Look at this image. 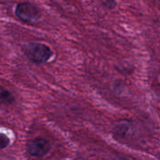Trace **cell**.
I'll return each mask as SVG.
<instances>
[{
	"mask_svg": "<svg viewBox=\"0 0 160 160\" xmlns=\"http://www.w3.org/2000/svg\"><path fill=\"white\" fill-rule=\"evenodd\" d=\"M23 51L27 57L37 63L46 62L52 56V51L46 45L38 42L28 43L23 45Z\"/></svg>",
	"mask_w": 160,
	"mask_h": 160,
	"instance_id": "6da1fadb",
	"label": "cell"
},
{
	"mask_svg": "<svg viewBox=\"0 0 160 160\" xmlns=\"http://www.w3.org/2000/svg\"><path fill=\"white\" fill-rule=\"evenodd\" d=\"M15 12L20 20L28 23H36L42 17L40 9L30 2L19 3L16 7Z\"/></svg>",
	"mask_w": 160,
	"mask_h": 160,
	"instance_id": "7a4b0ae2",
	"label": "cell"
},
{
	"mask_svg": "<svg viewBox=\"0 0 160 160\" xmlns=\"http://www.w3.org/2000/svg\"><path fill=\"white\" fill-rule=\"evenodd\" d=\"M50 143L45 138H35L29 142L27 145V150L31 156L42 157L49 152Z\"/></svg>",
	"mask_w": 160,
	"mask_h": 160,
	"instance_id": "3957f363",
	"label": "cell"
},
{
	"mask_svg": "<svg viewBox=\"0 0 160 160\" xmlns=\"http://www.w3.org/2000/svg\"><path fill=\"white\" fill-rule=\"evenodd\" d=\"M1 99L2 102L4 103V104H12L14 101V97L9 91L2 88Z\"/></svg>",
	"mask_w": 160,
	"mask_h": 160,
	"instance_id": "277c9868",
	"label": "cell"
},
{
	"mask_svg": "<svg viewBox=\"0 0 160 160\" xmlns=\"http://www.w3.org/2000/svg\"><path fill=\"white\" fill-rule=\"evenodd\" d=\"M102 2L104 3L105 6H109V8L114 7L116 5L115 0H102Z\"/></svg>",
	"mask_w": 160,
	"mask_h": 160,
	"instance_id": "8992f818",
	"label": "cell"
},
{
	"mask_svg": "<svg viewBox=\"0 0 160 160\" xmlns=\"http://www.w3.org/2000/svg\"><path fill=\"white\" fill-rule=\"evenodd\" d=\"M9 144V139L8 138L6 134H2L1 135V148H5L7 147Z\"/></svg>",
	"mask_w": 160,
	"mask_h": 160,
	"instance_id": "5b68a950",
	"label": "cell"
},
{
	"mask_svg": "<svg viewBox=\"0 0 160 160\" xmlns=\"http://www.w3.org/2000/svg\"><path fill=\"white\" fill-rule=\"evenodd\" d=\"M112 160H129V159H126V158H123V157H117Z\"/></svg>",
	"mask_w": 160,
	"mask_h": 160,
	"instance_id": "52a82bcc",
	"label": "cell"
}]
</instances>
